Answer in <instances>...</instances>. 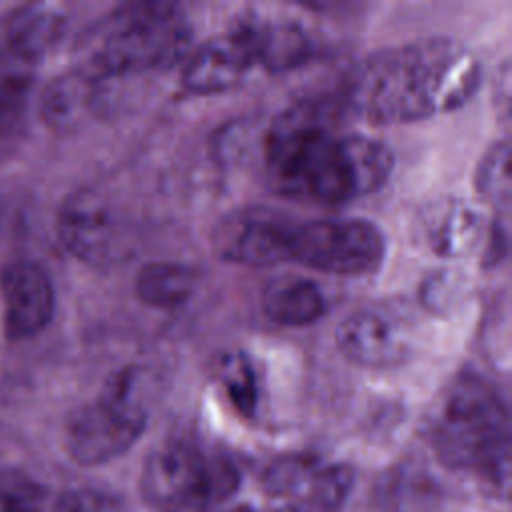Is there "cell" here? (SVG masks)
Returning a JSON list of instances; mask_svg holds the SVG:
<instances>
[{
    "instance_id": "27",
    "label": "cell",
    "mask_w": 512,
    "mask_h": 512,
    "mask_svg": "<svg viewBox=\"0 0 512 512\" xmlns=\"http://www.w3.org/2000/svg\"><path fill=\"white\" fill-rule=\"evenodd\" d=\"M508 252V228L502 220H492L488 224L486 240L482 244V266L490 268L500 264Z\"/></svg>"
},
{
    "instance_id": "1",
    "label": "cell",
    "mask_w": 512,
    "mask_h": 512,
    "mask_svg": "<svg viewBox=\"0 0 512 512\" xmlns=\"http://www.w3.org/2000/svg\"><path fill=\"white\" fill-rule=\"evenodd\" d=\"M474 52L446 36L384 48L352 72L346 100L372 124H408L464 106L480 84Z\"/></svg>"
},
{
    "instance_id": "28",
    "label": "cell",
    "mask_w": 512,
    "mask_h": 512,
    "mask_svg": "<svg viewBox=\"0 0 512 512\" xmlns=\"http://www.w3.org/2000/svg\"><path fill=\"white\" fill-rule=\"evenodd\" d=\"M224 512H254V508H250V506H234V508H228Z\"/></svg>"
},
{
    "instance_id": "17",
    "label": "cell",
    "mask_w": 512,
    "mask_h": 512,
    "mask_svg": "<svg viewBox=\"0 0 512 512\" xmlns=\"http://www.w3.org/2000/svg\"><path fill=\"white\" fill-rule=\"evenodd\" d=\"M486 232L488 224L480 210L456 198L436 204L426 220L430 248L448 258H462L480 250Z\"/></svg>"
},
{
    "instance_id": "19",
    "label": "cell",
    "mask_w": 512,
    "mask_h": 512,
    "mask_svg": "<svg viewBox=\"0 0 512 512\" xmlns=\"http://www.w3.org/2000/svg\"><path fill=\"white\" fill-rule=\"evenodd\" d=\"M198 286V272L184 262L156 260L140 268L134 290L140 302L152 308L172 310L182 306Z\"/></svg>"
},
{
    "instance_id": "8",
    "label": "cell",
    "mask_w": 512,
    "mask_h": 512,
    "mask_svg": "<svg viewBox=\"0 0 512 512\" xmlns=\"http://www.w3.org/2000/svg\"><path fill=\"white\" fill-rule=\"evenodd\" d=\"M56 228L64 248L90 266H112L132 252V234L122 212L96 190H76L58 208Z\"/></svg>"
},
{
    "instance_id": "10",
    "label": "cell",
    "mask_w": 512,
    "mask_h": 512,
    "mask_svg": "<svg viewBox=\"0 0 512 512\" xmlns=\"http://www.w3.org/2000/svg\"><path fill=\"white\" fill-rule=\"evenodd\" d=\"M334 336L340 354L364 368H394L414 352L406 318L386 308L356 310L338 324Z\"/></svg>"
},
{
    "instance_id": "22",
    "label": "cell",
    "mask_w": 512,
    "mask_h": 512,
    "mask_svg": "<svg viewBox=\"0 0 512 512\" xmlns=\"http://www.w3.org/2000/svg\"><path fill=\"white\" fill-rule=\"evenodd\" d=\"M218 380L228 400L242 416H254L258 408V380L250 358L244 352H228L220 358Z\"/></svg>"
},
{
    "instance_id": "16",
    "label": "cell",
    "mask_w": 512,
    "mask_h": 512,
    "mask_svg": "<svg viewBox=\"0 0 512 512\" xmlns=\"http://www.w3.org/2000/svg\"><path fill=\"white\" fill-rule=\"evenodd\" d=\"M104 82H96L80 70L56 76L40 96V116L52 132H70L104 102Z\"/></svg>"
},
{
    "instance_id": "18",
    "label": "cell",
    "mask_w": 512,
    "mask_h": 512,
    "mask_svg": "<svg viewBox=\"0 0 512 512\" xmlns=\"http://www.w3.org/2000/svg\"><path fill=\"white\" fill-rule=\"evenodd\" d=\"M260 302L270 322L288 328L310 326L326 312V298L320 286L312 278L296 274H282L268 280Z\"/></svg>"
},
{
    "instance_id": "9",
    "label": "cell",
    "mask_w": 512,
    "mask_h": 512,
    "mask_svg": "<svg viewBox=\"0 0 512 512\" xmlns=\"http://www.w3.org/2000/svg\"><path fill=\"white\" fill-rule=\"evenodd\" d=\"M294 228L296 222L266 208L236 210L214 228L212 248L220 260L268 268L290 262Z\"/></svg>"
},
{
    "instance_id": "2",
    "label": "cell",
    "mask_w": 512,
    "mask_h": 512,
    "mask_svg": "<svg viewBox=\"0 0 512 512\" xmlns=\"http://www.w3.org/2000/svg\"><path fill=\"white\" fill-rule=\"evenodd\" d=\"M332 118L326 102H300L272 122L266 168L280 194L322 204L360 198L346 134H336Z\"/></svg>"
},
{
    "instance_id": "25",
    "label": "cell",
    "mask_w": 512,
    "mask_h": 512,
    "mask_svg": "<svg viewBox=\"0 0 512 512\" xmlns=\"http://www.w3.org/2000/svg\"><path fill=\"white\" fill-rule=\"evenodd\" d=\"M462 288V278L452 270H440L428 278L422 288L424 304L434 312H448Z\"/></svg>"
},
{
    "instance_id": "26",
    "label": "cell",
    "mask_w": 512,
    "mask_h": 512,
    "mask_svg": "<svg viewBox=\"0 0 512 512\" xmlns=\"http://www.w3.org/2000/svg\"><path fill=\"white\" fill-rule=\"evenodd\" d=\"M24 100L22 78H0V130L8 128L20 114Z\"/></svg>"
},
{
    "instance_id": "24",
    "label": "cell",
    "mask_w": 512,
    "mask_h": 512,
    "mask_svg": "<svg viewBox=\"0 0 512 512\" xmlns=\"http://www.w3.org/2000/svg\"><path fill=\"white\" fill-rule=\"evenodd\" d=\"M52 512H122L120 502L98 488H72L58 496Z\"/></svg>"
},
{
    "instance_id": "29",
    "label": "cell",
    "mask_w": 512,
    "mask_h": 512,
    "mask_svg": "<svg viewBox=\"0 0 512 512\" xmlns=\"http://www.w3.org/2000/svg\"><path fill=\"white\" fill-rule=\"evenodd\" d=\"M276 512H304V510H300V508H296V506H284V508H280V510H276Z\"/></svg>"
},
{
    "instance_id": "20",
    "label": "cell",
    "mask_w": 512,
    "mask_h": 512,
    "mask_svg": "<svg viewBox=\"0 0 512 512\" xmlns=\"http://www.w3.org/2000/svg\"><path fill=\"white\" fill-rule=\"evenodd\" d=\"M374 500L380 512H432L438 502V486L426 470L398 466L380 478Z\"/></svg>"
},
{
    "instance_id": "5",
    "label": "cell",
    "mask_w": 512,
    "mask_h": 512,
    "mask_svg": "<svg viewBox=\"0 0 512 512\" xmlns=\"http://www.w3.org/2000/svg\"><path fill=\"white\" fill-rule=\"evenodd\" d=\"M238 484L240 470L230 456L184 438L154 448L140 476L142 498L156 512H188L218 504L228 500Z\"/></svg>"
},
{
    "instance_id": "21",
    "label": "cell",
    "mask_w": 512,
    "mask_h": 512,
    "mask_svg": "<svg viewBox=\"0 0 512 512\" xmlns=\"http://www.w3.org/2000/svg\"><path fill=\"white\" fill-rule=\"evenodd\" d=\"M474 188L478 196L500 212L510 206V144L506 138L496 140L478 160L474 172Z\"/></svg>"
},
{
    "instance_id": "13",
    "label": "cell",
    "mask_w": 512,
    "mask_h": 512,
    "mask_svg": "<svg viewBox=\"0 0 512 512\" xmlns=\"http://www.w3.org/2000/svg\"><path fill=\"white\" fill-rule=\"evenodd\" d=\"M252 66L248 46L230 26L226 32L198 44L184 58L180 82L198 96L220 94L238 86Z\"/></svg>"
},
{
    "instance_id": "23",
    "label": "cell",
    "mask_w": 512,
    "mask_h": 512,
    "mask_svg": "<svg viewBox=\"0 0 512 512\" xmlns=\"http://www.w3.org/2000/svg\"><path fill=\"white\" fill-rule=\"evenodd\" d=\"M46 490L20 470H0V512H44Z\"/></svg>"
},
{
    "instance_id": "11",
    "label": "cell",
    "mask_w": 512,
    "mask_h": 512,
    "mask_svg": "<svg viewBox=\"0 0 512 512\" xmlns=\"http://www.w3.org/2000/svg\"><path fill=\"white\" fill-rule=\"evenodd\" d=\"M264 490L300 500L316 512H336L348 498L354 474L344 464H328L306 454L276 458L264 470Z\"/></svg>"
},
{
    "instance_id": "14",
    "label": "cell",
    "mask_w": 512,
    "mask_h": 512,
    "mask_svg": "<svg viewBox=\"0 0 512 512\" xmlns=\"http://www.w3.org/2000/svg\"><path fill=\"white\" fill-rule=\"evenodd\" d=\"M232 28L250 50L254 66L278 74L304 64L312 56V40L292 18L242 14Z\"/></svg>"
},
{
    "instance_id": "15",
    "label": "cell",
    "mask_w": 512,
    "mask_h": 512,
    "mask_svg": "<svg viewBox=\"0 0 512 512\" xmlns=\"http://www.w3.org/2000/svg\"><path fill=\"white\" fill-rule=\"evenodd\" d=\"M62 12L52 4H22L0 18V58L18 64L40 60L60 38Z\"/></svg>"
},
{
    "instance_id": "7",
    "label": "cell",
    "mask_w": 512,
    "mask_h": 512,
    "mask_svg": "<svg viewBox=\"0 0 512 512\" xmlns=\"http://www.w3.org/2000/svg\"><path fill=\"white\" fill-rule=\"evenodd\" d=\"M380 228L362 218H322L296 224L290 262L336 274L366 276L384 260Z\"/></svg>"
},
{
    "instance_id": "3",
    "label": "cell",
    "mask_w": 512,
    "mask_h": 512,
    "mask_svg": "<svg viewBox=\"0 0 512 512\" xmlns=\"http://www.w3.org/2000/svg\"><path fill=\"white\" fill-rule=\"evenodd\" d=\"M192 32L180 4L128 2L94 22L78 42L76 70L96 82L166 70L188 56Z\"/></svg>"
},
{
    "instance_id": "4",
    "label": "cell",
    "mask_w": 512,
    "mask_h": 512,
    "mask_svg": "<svg viewBox=\"0 0 512 512\" xmlns=\"http://www.w3.org/2000/svg\"><path fill=\"white\" fill-rule=\"evenodd\" d=\"M432 446L444 466L472 472L492 488L508 490V408L482 376L462 372L448 386L432 420Z\"/></svg>"
},
{
    "instance_id": "6",
    "label": "cell",
    "mask_w": 512,
    "mask_h": 512,
    "mask_svg": "<svg viewBox=\"0 0 512 512\" xmlns=\"http://www.w3.org/2000/svg\"><path fill=\"white\" fill-rule=\"evenodd\" d=\"M144 382L140 366H124L106 378L96 400L68 418L64 444L74 462L104 464L136 444L148 422Z\"/></svg>"
},
{
    "instance_id": "12",
    "label": "cell",
    "mask_w": 512,
    "mask_h": 512,
    "mask_svg": "<svg viewBox=\"0 0 512 512\" xmlns=\"http://www.w3.org/2000/svg\"><path fill=\"white\" fill-rule=\"evenodd\" d=\"M4 324L10 336H32L44 330L54 316V286L34 262L16 260L0 272Z\"/></svg>"
}]
</instances>
